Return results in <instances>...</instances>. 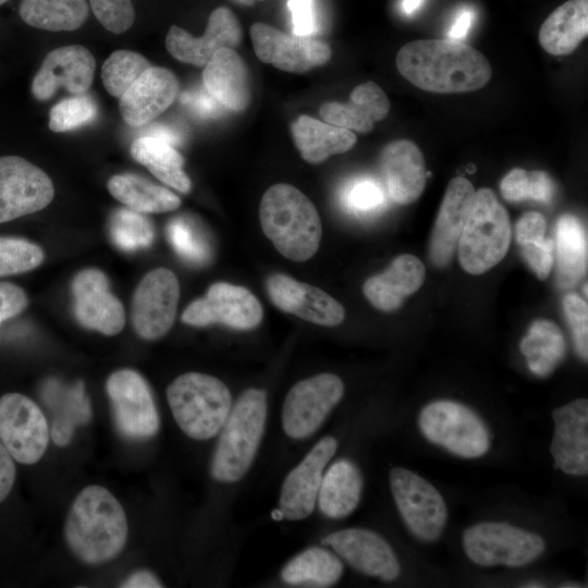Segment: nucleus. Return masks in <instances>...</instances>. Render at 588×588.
I'll return each instance as SVG.
<instances>
[{
	"mask_svg": "<svg viewBox=\"0 0 588 588\" xmlns=\"http://www.w3.org/2000/svg\"><path fill=\"white\" fill-rule=\"evenodd\" d=\"M396 68L409 83L436 94L474 91L491 77L490 63L481 52L451 39H420L404 45L397 52Z\"/></svg>",
	"mask_w": 588,
	"mask_h": 588,
	"instance_id": "f257e3e1",
	"label": "nucleus"
},
{
	"mask_svg": "<svg viewBox=\"0 0 588 588\" xmlns=\"http://www.w3.org/2000/svg\"><path fill=\"white\" fill-rule=\"evenodd\" d=\"M127 519L117 498L105 487L88 486L73 501L64 537L71 551L87 564L115 558L127 540Z\"/></svg>",
	"mask_w": 588,
	"mask_h": 588,
	"instance_id": "f03ea898",
	"label": "nucleus"
},
{
	"mask_svg": "<svg viewBox=\"0 0 588 588\" xmlns=\"http://www.w3.org/2000/svg\"><path fill=\"white\" fill-rule=\"evenodd\" d=\"M259 220L265 235L285 258L306 261L317 253L322 235L320 217L295 186H270L260 201Z\"/></svg>",
	"mask_w": 588,
	"mask_h": 588,
	"instance_id": "7ed1b4c3",
	"label": "nucleus"
},
{
	"mask_svg": "<svg viewBox=\"0 0 588 588\" xmlns=\"http://www.w3.org/2000/svg\"><path fill=\"white\" fill-rule=\"evenodd\" d=\"M267 394L247 389L237 399L220 430L211 475L221 482L240 480L252 466L267 421Z\"/></svg>",
	"mask_w": 588,
	"mask_h": 588,
	"instance_id": "20e7f679",
	"label": "nucleus"
},
{
	"mask_svg": "<svg viewBox=\"0 0 588 588\" xmlns=\"http://www.w3.org/2000/svg\"><path fill=\"white\" fill-rule=\"evenodd\" d=\"M167 399L177 426L195 440L217 436L232 408L228 387L220 379L201 372L175 378L167 389Z\"/></svg>",
	"mask_w": 588,
	"mask_h": 588,
	"instance_id": "39448f33",
	"label": "nucleus"
},
{
	"mask_svg": "<svg viewBox=\"0 0 588 588\" xmlns=\"http://www.w3.org/2000/svg\"><path fill=\"white\" fill-rule=\"evenodd\" d=\"M511 236L509 213L494 192L490 188L475 192L457 244L462 268L470 274L490 270L506 255Z\"/></svg>",
	"mask_w": 588,
	"mask_h": 588,
	"instance_id": "423d86ee",
	"label": "nucleus"
},
{
	"mask_svg": "<svg viewBox=\"0 0 588 588\" xmlns=\"http://www.w3.org/2000/svg\"><path fill=\"white\" fill-rule=\"evenodd\" d=\"M418 424L427 440L457 456L476 458L489 451L490 434L485 422L461 403L431 402L421 409Z\"/></svg>",
	"mask_w": 588,
	"mask_h": 588,
	"instance_id": "0eeeda50",
	"label": "nucleus"
},
{
	"mask_svg": "<svg viewBox=\"0 0 588 588\" xmlns=\"http://www.w3.org/2000/svg\"><path fill=\"white\" fill-rule=\"evenodd\" d=\"M463 547L476 565L519 567L539 558L546 544L535 532L506 523L485 522L465 529Z\"/></svg>",
	"mask_w": 588,
	"mask_h": 588,
	"instance_id": "6e6552de",
	"label": "nucleus"
},
{
	"mask_svg": "<svg viewBox=\"0 0 588 588\" xmlns=\"http://www.w3.org/2000/svg\"><path fill=\"white\" fill-rule=\"evenodd\" d=\"M391 492L409 531L424 541H436L446 524L448 510L440 492L418 474L394 467L390 471Z\"/></svg>",
	"mask_w": 588,
	"mask_h": 588,
	"instance_id": "1a4fd4ad",
	"label": "nucleus"
},
{
	"mask_svg": "<svg viewBox=\"0 0 588 588\" xmlns=\"http://www.w3.org/2000/svg\"><path fill=\"white\" fill-rule=\"evenodd\" d=\"M344 384L334 373H319L295 383L282 407V428L292 439H305L315 433L339 404Z\"/></svg>",
	"mask_w": 588,
	"mask_h": 588,
	"instance_id": "9d476101",
	"label": "nucleus"
},
{
	"mask_svg": "<svg viewBox=\"0 0 588 588\" xmlns=\"http://www.w3.org/2000/svg\"><path fill=\"white\" fill-rule=\"evenodd\" d=\"M0 441L22 464H34L49 441L47 419L38 405L20 393L0 397Z\"/></svg>",
	"mask_w": 588,
	"mask_h": 588,
	"instance_id": "9b49d317",
	"label": "nucleus"
},
{
	"mask_svg": "<svg viewBox=\"0 0 588 588\" xmlns=\"http://www.w3.org/2000/svg\"><path fill=\"white\" fill-rule=\"evenodd\" d=\"M262 316L260 302L248 289L217 282L204 297L193 301L184 309L181 319L189 326L221 323L236 330H249L261 322Z\"/></svg>",
	"mask_w": 588,
	"mask_h": 588,
	"instance_id": "f8f14e48",
	"label": "nucleus"
},
{
	"mask_svg": "<svg viewBox=\"0 0 588 588\" xmlns=\"http://www.w3.org/2000/svg\"><path fill=\"white\" fill-rule=\"evenodd\" d=\"M54 196L50 177L17 156L0 157V223L47 207Z\"/></svg>",
	"mask_w": 588,
	"mask_h": 588,
	"instance_id": "ddd939ff",
	"label": "nucleus"
},
{
	"mask_svg": "<svg viewBox=\"0 0 588 588\" xmlns=\"http://www.w3.org/2000/svg\"><path fill=\"white\" fill-rule=\"evenodd\" d=\"M114 419L127 438L145 439L159 429V415L146 380L135 370L121 369L107 381Z\"/></svg>",
	"mask_w": 588,
	"mask_h": 588,
	"instance_id": "4468645a",
	"label": "nucleus"
},
{
	"mask_svg": "<svg viewBox=\"0 0 588 588\" xmlns=\"http://www.w3.org/2000/svg\"><path fill=\"white\" fill-rule=\"evenodd\" d=\"M179 297V281L171 270L148 272L133 296L132 322L137 334L146 340L164 335L174 322Z\"/></svg>",
	"mask_w": 588,
	"mask_h": 588,
	"instance_id": "2eb2a0df",
	"label": "nucleus"
},
{
	"mask_svg": "<svg viewBox=\"0 0 588 588\" xmlns=\"http://www.w3.org/2000/svg\"><path fill=\"white\" fill-rule=\"evenodd\" d=\"M250 37L257 58L282 71L304 73L331 58L326 41L311 36L287 35L261 22L252 25Z\"/></svg>",
	"mask_w": 588,
	"mask_h": 588,
	"instance_id": "dca6fc26",
	"label": "nucleus"
},
{
	"mask_svg": "<svg viewBox=\"0 0 588 588\" xmlns=\"http://www.w3.org/2000/svg\"><path fill=\"white\" fill-rule=\"evenodd\" d=\"M336 449L335 438H322L287 474L279 498V513L282 518L302 520L313 513L322 475Z\"/></svg>",
	"mask_w": 588,
	"mask_h": 588,
	"instance_id": "f3484780",
	"label": "nucleus"
},
{
	"mask_svg": "<svg viewBox=\"0 0 588 588\" xmlns=\"http://www.w3.org/2000/svg\"><path fill=\"white\" fill-rule=\"evenodd\" d=\"M96 61L79 45L51 50L32 82V94L39 101L50 99L59 87L74 95L85 94L93 84Z\"/></svg>",
	"mask_w": 588,
	"mask_h": 588,
	"instance_id": "a211bd4d",
	"label": "nucleus"
},
{
	"mask_svg": "<svg viewBox=\"0 0 588 588\" xmlns=\"http://www.w3.org/2000/svg\"><path fill=\"white\" fill-rule=\"evenodd\" d=\"M242 40V28L235 14L226 7L215 9L208 19L206 32L194 37L185 29L172 25L166 37V47L176 60L205 66L220 48H234Z\"/></svg>",
	"mask_w": 588,
	"mask_h": 588,
	"instance_id": "6ab92c4d",
	"label": "nucleus"
},
{
	"mask_svg": "<svg viewBox=\"0 0 588 588\" xmlns=\"http://www.w3.org/2000/svg\"><path fill=\"white\" fill-rule=\"evenodd\" d=\"M321 543L332 548L360 573L385 581L396 579L401 565L391 546L377 532L347 528L326 536Z\"/></svg>",
	"mask_w": 588,
	"mask_h": 588,
	"instance_id": "aec40b11",
	"label": "nucleus"
},
{
	"mask_svg": "<svg viewBox=\"0 0 588 588\" xmlns=\"http://www.w3.org/2000/svg\"><path fill=\"white\" fill-rule=\"evenodd\" d=\"M266 287L272 304L308 322L335 327L345 317L343 306L321 289L283 273L268 277Z\"/></svg>",
	"mask_w": 588,
	"mask_h": 588,
	"instance_id": "412c9836",
	"label": "nucleus"
},
{
	"mask_svg": "<svg viewBox=\"0 0 588 588\" xmlns=\"http://www.w3.org/2000/svg\"><path fill=\"white\" fill-rule=\"evenodd\" d=\"M74 314L81 324L106 335L118 334L124 327L121 302L109 291L107 277L98 269H85L72 282Z\"/></svg>",
	"mask_w": 588,
	"mask_h": 588,
	"instance_id": "4be33fe9",
	"label": "nucleus"
},
{
	"mask_svg": "<svg viewBox=\"0 0 588 588\" xmlns=\"http://www.w3.org/2000/svg\"><path fill=\"white\" fill-rule=\"evenodd\" d=\"M554 436L550 452L555 468L573 476L588 473V401L574 400L552 413Z\"/></svg>",
	"mask_w": 588,
	"mask_h": 588,
	"instance_id": "5701e85b",
	"label": "nucleus"
},
{
	"mask_svg": "<svg viewBox=\"0 0 588 588\" xmlns=\"http://www.w3.org/2000/svg\"><path fill=\"white\" fill-rule=\"evenodd\" d=\"M179 88V81L170 70L151 65L120 98L123 120L133 127L147 125L172 105Z\"/></svg>",
	"mask_w": 588,
	"mask_h": 588,
	"instance_id": "b1692460",
	"label": "nucleus"
},
{
	"mask_svg": "<svg viewBox=\"0 0 588 588\" xmlns=\"http://www.w3.org/2000/svg\"><path fill=\"white\" fill-rule=\"evenodd\" d=\"M474 196V186L467 179L457 176L450 181L430 237L429 256L434 266L443 268L450 264Z\"/></svg>",
	"mask_w": 588,
	"mask_h": 588,
	"instance_id": "393cba45",
	"label": "nucleus"
},
{
	"mask_svg": "<svg viewBox=\"0 0 588 588\" xmlns=\"http://www.w3.org/2000/svg\"><path fill=\"white\" fill-rule=\"evenodd\" d=\"M381 170L390 197L397 204L408 205L425 189L427 171L417 145L407 139L389 143L381 152Z\"/></svg>",
	"mask_w": 588,
	"mask_h": 588,
	"instance_id": "a878e982",
	"label": "nucleus"
},
{
	"mask_svg": "<svg viewBox=\"0 0 588 588\" xmlns=\"http://www.w3.org/2000/svg\"><path fill=\"white\" fill-rule=\"evenodd\" d=\"M205 89L226 109L241 112L250 102L247 66L233 48H220L205 65Z\"/></svg>",
	"mask_w": 588,
	"mask_h": 588,
	"instance_id": "bb28decb",
	"label": "nucleus"
},
{
	"mask_svg": "<svg viewBox=\"0 0 588 588\" xmlns=\"http://www.w3.org/2000/svg\"><path fill=\"white\" fill-rule=\"evenodd\" d=\"M425 277L426 269L420 259L403 254L395 257L385 271L367 279L363 291L372 306L393 311L404 298L420 289Z\"/></svg>",
	"mask_w": 588,
	"mask_h": 588,
	"instance_id": "cd10ccee",
	"label": "nucleus"
},
{
	"mask_svg": "<svg viewBox=\"0 0 588 588\" xmlns=\"http://www.w3.org/2000/svg\"><path fill=\"white\" fill-rule=\"evenodd\" d=\"M40 396L51 413L50 432L58 445L68 444L75 428L87 424L91 417L90 404L81 381L66 384L50 378L41 385Z\"/></svg>",
	"mask_w": 588,
	"mask_h": 588,
	"instance_id": "c85d7f7f",
	"label": "nucleus"
},
{
	"mask_svg": "<svg viewBox=\"0 0 588 588\" xmlns=\"http://www.w3.org/2000/svg\"><path fill=\"white\" fill-rule=\"evenodd\" d=\"M363 490V476L355 463L341 458L323 473L317 504L321 513L332 519L352 514L357 507Z\"/></svg>",
	"mask_w": 588,
	"mask_h": 588,
	"instance_id": "c756f323",
	"label": "nucleus"
},
{
	"mask_svg": "<svg viewBox=\"0 0 588 588\" xmlns=\"http://www.w3.org/2000/svg\"><path fill=\"white\" fill-rule=\"evenodd\" d=\"M291 132L302 158L313 164L320 163L332 155L348 151L357 140L351 130L305 114L292 123Z\"/></svg>",
	"mask_w": 588,
	"mask_h": 588,
	"instance_id": "7c9ffc66",
	"label": "nucleus"
},
{
	"mask_svg": "<svg viewBox=\"0 0 588 588\" xmlns=\"http://www.w3.org/2000/svg\"><path fill=\"white\" fill-rule=\"evenodd\" d=\"M588 34V0H568L539 29V44L553 56L572 53Z\"/></svg>",
	"mask_w": 588,
	"mask_h": 588,
	"instance_id": "2f4dec72",
	"label": "nucleus"
},
{
	"mask_svg": "<svg viewBox=\"0 0 588 588\" xmlns=\"http://www.w3.org/2000/svg\"><path fill=\"white\" fill-rule=\"evenodd\" d=\"M556 275L562 289L577 284L587 271V233L574 215H563L555 225Z\"/></svg>",
	"mask_w": 588,
	"mask_h": 588,
	"instance_id": "473e14b6",
	"label": "nucleus"
},
{
	"mask_svg": "<svg viewBox=\"0 0 588 588\" xmlns=\"http://www.w3.org/2000/svg\"><path fill=\"white\" fill-rule=\"evenodd\" d=\"M131 155L167 185L184 194L191 191V180L183 170L184 159L171 144L143 135L133 142Z\"/></svg>",
	"mask_w": 588,
	"mask_h": 588,
	"instance_id": "72a5a7b5",
	"label": "nucleus"
},
{
	"mask_svg": "<svg viewBox=\"0 0 588 588\" xmlns=\"http://www.w3.org/2000/svg\"><path fill=\"white\" fill-rule=\"evenodd\" d=\"M519 348L529 370L538 377H547L563 360L566 343L563 332L553 321L538 319L530 324Z\"/></svg>",
	"mask_w": 588,
	"mask_h": 588,
	"instance_id": "f704fd0d",
	"label": "nucleus"
},
{
	"mask_svg": "<svg viewBox=\"0 0 588 588\" xmlns=\"http://www.w3.org/2000/svg\"><path fill=\"white\" fill-rule=\"evenodd\" d=\"M108 189L117 200L138 212L172 211L181 205L171 191L132 173L111 176Z\"/></svg>",
	"mask_w": 588,
	"mask_h": 588,
	"instance_id": "c9c22d12",
	"label": "nucleus"
},
{
	"mask_svg": "<svg viewBox=\"0 0 588 588\" xmlns=\"http://www.w3.org/2000/svg\"><path fill=\"white\" fill-rule=\"evenodd\" d=\"M19 14L35 28L70 32L86 22L89 5L86 0H22Z\"/></svg>",
	"mask_w": 588,
	"mask_h": 588,
	"instance_id": "e433bc0d",
	"label": "nucleus"
},
{
	"mask_svg": "<svg viewBox=\"0 0 588 588\" xmlns=\"http://www.w3.org/2000/svg\"><path fill=\"white\" fill-rule=\"evenodd\" d=\"M343 574L341 560L331 551L313 547L294 556L281 572L282 579L290 585L329 587Z\"/></svg>",
	"mask_w": 588,
	"mask_h": 588,
	"instance_id": "4c0bfd02",
	"label": "nucleus"
},
{
	"mask_svg": "<svg viewBox=\"0 0 588 588\" xmlns=\"http://www.w3.org/2000/svg\"><path fill=\"white\" fill-rule=\"evenodd\" d=\"M151 66L142 54L125 49L112 52L101 68V79L106 90L121 98L131 85Z\"/></svg>",
	"mask_w": 588,
	"mask_h": 588,
	"instance_id": "58836bf2",
	"label": "nucleus"
},
{
	"mask_svg": "<svg viewBox=\"0 0 588 588\" xmlns=\"http://www.w3.org/2000/svg\"><path fill=\"white\" fill-rule=\"evenodd\" d=\"M110 235L120 249L132 252L151 244L154 229L140 212L121 208L115 210L110 219Z\"/></svg>",
	"mask_w": 588,
	"mask_h": 588,
	"instance_id": "ea45409f",
	"label": "nucleus"
},
{
	"mask_svg": "<svg viewBox=\"0 0 588 588\" xmlns=\"http://www.w3.org/2000/svg\"><path fill=\"white\" fill-rule=\"evenodd\" d=\"M167 235L174 250L187 262L204 265L209 260L211 250L205 235L187 218L172 219Z\"/></svg>",
	"mask_w": 588,
	"mask_h": 588,
	"instance_id": "a19ab883",
	"label": "nucleus"
},
{
	"mask_svg": "<svg viewBox=\"0 0 588 588\" xmlns=\"http://www.w3.org/2000/svg\"><path fill=\"white\" fill-rule=\"evenodd\" d=\"M42 259L38 245L21 237L0 236V277L33 270Z\"/></svg>",
	"mask_w": 588,
	"mask_h": 588,
	"instance_id": "79ce46f5",
	"label": "nucleus"
},
{
	"mask_svg": "<svg viewBox=\"0 0 588 588\" xmlns=\"http://www.w3.org/2000/svg\"><path fill=\"white\" fill-rule=\"evenodd\" d=\"M98 108L88 95H76L58 102L49 113V128L52 132H68L90 123L96 119Z\"/></svg>",
	"mask_w": 588,
	"mask_h": 588,
	"instance_id": "37998d69",
	"label": "nucleus"
},
{
	"mask_svg": "<svg viewBox=\"0 0 588 588\" xmlns=\"http://www.w3.org/2000/svg\"><path fill=\"white\" fill-rule=\"evenodd\" d=\"M384 199L380 184L369 177L352 181L343 194L345 207L356 215H367L379 210L383 206Z\"/></svg>",
	"mask_w": 588,
	"mask_h": 588,
	"instance_id": "c03bdc74",
	"label": "nucleus"
},
{
	"mask_svg": "<svg viewBox=\"0 0 588 588\" xmlns=\"http://www.w3.org/2000/svg\"><path fill=\"white\" fill-rule=\"evenodd\" d=\"M89 5L98 22L113 34L126 32L134 23L132 0H89Z\"/></svg>",
	"mask_w": 588,
	"mask_h": 588,
	"instance_id": "a18cd8bd",
	"label": "nucleus"
},
{
	"mask_svg": "<svg viewBox=\"0 0 588 588\" xmlns=\"http://www.w3.org/2000/svg\"><path fill=\"white\" fill-rule=\"evenodd\" d=\"M319 114L326 123L368 133L373 128V122L367 113L353 102H326L319 109Z\"/></svg>",
	"mask_w": 588,
	"mask_h": 588,
	"instance_id": "49530a36",
	"label": "nucleus"
},
{
	"mask_svg": "<svg viewBox=\"0 0 588 588\" xmlns=\"http://www.w3.org/2000/svg\"><path fill=\"white\" fill-rule=\"evenodd\" d=\"M563 309L567 318L575 348L584 360L588 358V306L576 294H566L563 298Z\"/></svg>",
	"mask_w": 588,
	"mask_h": 588,
	"instance_id": "de8ad7c7",
	"label": "nucleus"
},
{
	"mask_svg": "<svg viewBox=\"0 0 588 588\" xmlns=\"http://www.w3.org/2000/svg\"><path fill=\"white\" fill-rule=\"evenodd\" d=\"M350 101L360 107L375 123L383 120L390 111V100L373 82L357 85L350 95Z\"/></svg>",
	"mask_w": 588,
	"mask_h": 588,
	"instance_id": "09e8293b",
	"label": "nucleus"
},
{
	"mask_svg": "<svg viewBox=\"0 0 588 588\" xmlns=\"http://www.w3.org/2000/svg\"><path fill=\"white\" fill-rule=\"evenodd\" d=\"M555 245L552 238L522 246V255L539 280H546L554 262Z\"/></svg>",
	"mask_w": 588,
	"mask_h": 588,
	"instance_id": "8fccbe9b",
	"label": "nucleus"
},
{
	"mask_svg": "<svg viewBox=\"0 0 588 588\" xmlns=\"http://www.w3.org/2000/svg\"><path fill=\"white\" fill-rule=\"evenodd\" d=\"M500 191L503 198L510 203H518L526 199H532V171L514 168L502 179L500 183Z\"/></svg>",
	"mask_w": 588,
	"mask_h": 588,
	"instance_id": "3c124183",
	"label": "nucleus"
},
{
	"mask_svg": "<svg viewBox=\"0 0 588 588\" xmlns=\"http://www.w3.org/2000/svg\"><path fill=\"white\" fill-rule=\"evenodd\" d=\"M547 223L544 217L537 211L523 213L515 224L517 243L523 246L544 238Z\"/></svg>",
	"mask_w": 588,
	"mask_h": 588,
	"instance_id": "603ef678",
	"label": "nucleus"
},
{
	"mask_svg": "<svg viewBox=\"0 0 588 588\" xmlns=\"http://www.w3.org/2000/svg\"><path fill=\"white\" fill-rule=\"evenodd\" d=\"M293 32L298 36H311L316 32L314 0H289Z\"/></svg>",
	"mask_w": 588,
	"mask_h": 588,
	"instance_id": "864d4df0",
	"label": "nucleus"
},
{
	"mask_svg": "<svg viewBox=\"0 0 588 588\" xmlns=\"http://www.w3.org/2000/svg\"><path fill=\"white\" fill-rule=\"evenodd\" d=\"M27 304V296L20 286L0 282V323L22 313Z\"/></svg>",
	"mask_w": 588,
	"mask_h": 588,
	"instance_id": "5fc2aeb1",
	"label": "nucleus"
},
{
	"mask_svg": "<svg viewBox=\"0 0 588 588\" xmlns=\"http://www.w3.org/2000/svg\"><path fill=\"white\" fill-rule=\"evenodd\" d=\"M15 481V464L12 455L0 441V503L5 500Z\"/></svg>",
	"mask_w": 588,
	"mask_h": 588,
	"instance_id": "6e6d98bb",
	"label": "nucleus"
},
{
	"mask_svg": "<svg viewBox=\"0 0 588 588\" xmlns=\"http://www.w3.org/2000/svg\"><path fill=\"white\" fill-rule=\"evenodd\" d=\"M183 102L204 117L213 114L218 108V101L207 90H197L195 93L185 94Z\"/></svg>",
	"mask_w": 588,
	"mask_h": 588,
	"instance_id": "4d7b16f0",
	"label": "nucleus"
},
{
	"mask_svg": "<svg viewBox=\"0 0 588 588\" xmlns=\"http://www.w3.org/2000/svg\"><path fill=\"white\" fill-rule=\"evenodd\" d=\"M475 20V12L469 8L461 9L448 30V37L451 40L462 41L464 39Z\"/></svg>",
	"mask_w": 588,
	"mask_h": 588,
	"instance_id": "13d9d810",
	"label": "nucleus"
},
{
	"mask_svg": "<svg viewBox=\"0 0 588 588\" xmlns=\"http://www.w3.org/2000/svg\"><path fill=\"white\" fill-rule=\"evenodd\" d=\"M121 587L126 588H159L162 587L160 580L148 571H137L133 573Z\"/></svg>",
	"mask_w": 588,
	"mask_h": 588,
	"instance_id": "bf43d9fd",
	"label": "nucleus"
},
{
	"mask_svg": "<svg viewBox=\"0 0 588 588\" xmlns=\"http://www.w3.org/2000/svg\"><path fill=\"white\" fill-rule=\"evenodd\" d=\"M146 136L157 137L169 144L177 145L180 142V136L170 126L163 124H151L147 128V132L144 134Z\"/></svg>",
	"mask_w": 588,
	"mask_h": 588,
	"instance_id": "052dcab7",
	"label": "nucleus"
},
{
	"mask_svg": "<svg viewBox=\"0 0 588 588\" xmlns=\"http://www.w3.org/2000/svg\"><path fill=\"white\" fill-rule=\"evenodd\" d=\"M425 0H402L401 2V9L404 14L406 15H413L415 14Z\"/></svg>",
	"mask_w": 588,
	"mask_h": 588,
	"instance_id": "680f3d73",
	"label": "nucleus"
},
{
	"mask_svg": "<svg viewBox=\"0 0 588 588\" xmlns=\"http://www.w3.org/2000/svg\"><path fill=\"white\" fill-rule=\"evenodd\" d=\"M233 1H235L238 4L253 5L256 0H233ZM257 1H264V0H257Z\"/></svg>",
	"mask_w": 588,
	"mask_h": 588,
	"instance_id": "e2e57ef3",
	"label": "nucleus"
},
{
	"mask_svg": "<svg viewBox=\"0 0 588 588\" xmlns=\"http://www.w3.org/2000/svg\"><path fill=\"white\" fill-rule=\"evenodd\" d=\"M525 587H543L540 583H529V585H525Z\"/></svg>",
	"mask_w": 588,
	"mask_h": 588,
	"instance_id": "0e129e2a",
	"label": "nucleus"
},
{
	"mask_svg": "<svg viewBox=\"0 0 588 588\" xmlns=\"http://www.w3.org/2000/svg\"><path fill=\"white\" fill-rule=\"evenodd\" d=\"M569 584H572V583H567V584L561 585L560 587H566V588H568V587H580V585H576V584H574V583H573V585H569Z\"/></svg>",
	"mask_w": 588,
	"mask_h": 588,
	"instance_id": "69168bd1",
	"label": "nucleus"
},
{
	"mask_svg": "<svg viewBox=\"0 0 588 588\" xmlns=\"http://www.w3.org/2000/svg\"><path fill=\"white\" fill-rule=\"evenodd\" d=\"M9 0H0V5L4 4L5 2H8Z\"/></svg>",
	"mask_w": 588,
	"mask_h": 588,
	"instance_id": "338daca9",
	"label": "nucleus"
}]
</instances>
